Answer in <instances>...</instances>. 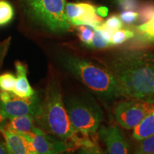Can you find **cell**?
Segmentation results:
<instances>
[{
    "mask_svg": "<svg viewBox=\"0 0 154 154\" xmlns=\"http://www.w3.org/2000/svg\"><path fill=\"white\" fill-rule=\"evenodd\" d=\"M108 69L116 81L121 96L154 104V52L118 53L109 59Z\"/></svg>",
    "mask_w": 154,
    "mask_h": 154,
    "instance_id": "cell-1",
    "label": "cell"
},
{
    "mask_svg": "<svg viewBox=\"0 0 154 154\" xmlns=\"http://www.w3.org/2000/svg\"><path fill=\"white\" fill-rule=\"evenodd\" d=\"M19 19L29 27L53 36H63L72 25L65 14L66 0H16Z\"/></svg>",
    "mask_w": 154,
    "mask_h": 154,
    "instance_id": "cell-2",
    "label": "cell"
},
{
    "mask_svg": "<svg viewBox=\"0 0 154 154\" xmlns=\"http://www.w3.org/2000/svg\"><path fill=\"white\" fill-rule=\"evenodd\" d=\"M61 65L98 96L111 100L121 96L112 73L85 58L69 52L59 56Z\"/></svg>",
    "mask_w": 154,
    "mask_h": 154,
    "instance_id": "cell-3",
    "label": "cell"
},
{
    "mask_svg": "<svg viewBox=\"0 0 154 154\" xmlns=\"http://www.w3.org/2000/svg\"><path fill=\"white\" fill-rule=\"evenodd\" d=\"M35 121L42 130L57 139L74 142L77 136L71 126L60 87L54 81L48 84Z\"/></svg>",
    "mask_w": 154,
    "mask_h": 154,
    "instance_id": "cell-4",
    "label": "cell"
},
{
    "mask_svg": "<svg viewBox=\"0 0 154 154\" xmlns=\"http://www.w3.org/2000/svg\"><path fill=\"white\" fill-rule=\"evenodd\" d=\"M65 107L75 132L88 136L95 134L100 128L103 113L94 101L84 98L73 97L66 100Z\"/></svg>",
    "mask_w": 154,
    "mask_h": 154,
    "instance_id": "cell-5",
    "label": "cell"
},
{
    "mask_svg": "<svg viewBox=\"0 0 154 154\" xmlns=\"http://www.w3.org/2000/svg\"><path fill=\"white\" fill-rule=\"evenodd\" d=\"M42 101L35 93L28 98H22L12 91H0V124L8 119L21 116L30 115L36 118Z\"/></svg>",
    "mask_w": 154,
    "mask_h": 154,
    "instance_id": "cell-6",
    "label": "cell"
},
{
    "mask_svg": "<svg viewBox=\"0 0 154 154\" xmlns=\"http://www.w3.org/2000/svg\"><path fill=\"white\" fill-rule=\"evenodd\" d=\"M154 111V104L137 99L119 102L113 109L116 121L125 129H134L149 113Z\"/></svg>",
    "mask_w": 154,
    "mask_h": 154,
    "instance_id": "cell-7",
    "label": "cell"
},
{
    "mask_svg": "<svg viewBox=\"0 0 154 154\" xmlns=\"http://www.w3.org/2000/svg\"><path fill=\"white\" fill-rule=\"evenodd\" d=\"M27 140L31 153L61 154L69 149L66 142L54 138L41 128L34 127L32 132L21 134Z\"/></svg>",
    "mask_w": 154,
    "mask_h": 154,
    "instance_id": "cell-8",
    "label": "cell"
},
{
    "mask_svg": "<svg viewBox=\"0 0 154 154\" xmlns=\"http://www.w3.org/2000/svg\"><path fill=\"white\" fill-rule=\"evenodd\" d=\"M65 14L73 26H88L96 29L102 24L101 18L94 5L84 2H69L65 6Z\"/></svg>",
    "mask_w": 154,
    "mask_h": 154,
    "instance_id": "cell-9",
    "label": "cell"
},
{
    "mask_svg": "<svg viewBox=\"0 0 154 154\" xmlns=\"http://www.w3.org/2000/svg\"><path fill=\"white\" fill-rule=\"evenodd\" d=\"M99 136L104 142L109 154H129V146L118 126H101Z\"/></svg>",
    "mask_w": 154,
    "mask_h": 154,
    "instance_id": "cell-10",
    "label": "cell"
},
{
    "mask_svg": "<svg viewBox=\"0 0 154 154\" xmlns=\"http://www.w3.org/2000/svg\"><path fill=\"white\" fill-rule=\"evenodd\" d=\"M0 133L5 140L6 149L8 154H30L27 140L22 135L8 129L0 124Z\"/></svg>",
    "mask_w": 154,
    "mask_h": 154,
    "instance_id": "cell-11",
    "label": "cell"
},
{
    "mask_svg": "<svg viewBox=\"0 0 154 154\" xmlns=\"http://www.w3.org/2000/svg\"><path fill=\"white\" fill-rule=\"evenodd\" d=\"M16 83L13 90L15 95L22 98H28L36 93L31 86L27 79V66L19 61L15 62Z\"/></svg>",
    "mask_w": 154,
    "mask_h": 154,
    "instance_id": "cell-12",
    "label": "cell"
},
{
    "mask_svg": "<svg viewBox=\"0 0 154 154\" xmlns=\"http://www.w3.org/2000/svg\"><path fill=\"white\" fill-rule=\"evenodd\" d=\"M35 118L32 116H21L7 120L6 124H2L8 129L19 134H26L32 132L34 128Z\"/></svg>",
    "mask_w": 154,
    "mask_h": 154,
    "instance_id": "cell-13",
    "label": "cell"
},
{
    "mask_svg": "<svg viewBox=\"0 0 154 154\" xmlns=\"http://www.w3.org/2000/svg\"><path fill=\"white\" fill-rule=\"evenodd\" d=\"M136 42L142 45H154V19L140 24L135 27Z\"/></svg>",
    "mask_w": 154,
    "mask_h": 154,
    "instance_id": "cell-14",
    "label": "cell"
},
{
    "mask_svg": "<svg viewBox=\"0 0 154 154\" xmlns=\"http://www.w3.org/2000/svg\"><path fill=\"white\" fill-rule=\"evenodd\" d=\"M154 135V111L145 117L141 122L134 128L133 137L135 140L145 139Z\"/></svg>",
    "mask_w": 154,
    "mask_h": 154,
    "instance_id": "cell-15",
    "label": "cell"
},
{
    "mask_svg": "<svg viewBox=\"0 0 154 154\" xmlns=\"http://www.w3.org/2000/svg\"><path fill=\"white\" fill-rule=\"evenodd\" d=\"M15 10L8 0H0V26L9 24L14 18Z\"/></svg>",
    "mask_w": 154,
    "mask_h": 154,
    "instance_id": "cell-16",
    "label": "cell"
},
{
    "mask_svg": "<svg viewBox=\"0 0 154 154\" xmlns=\"http://www.w3.org/2000/svg\"><path fill=\"white\" fill-rule=\"evenodd\" d=\"M135 32L134 30L130 29H120L113 32L111 35L110 43L112 46H118L124 44V42L134 38Z\"/></svg>",
    "mask_w": 154,
    "mask_h": 154,
    "instance_id": "cell-17",
    "label": "cell"
},
{
    "mask_svg": "<svg viewBox=\"0 0 154 154\" xmlns=\"http://www.w3.org/2000/svg\"><path fill=\"white\" fill-rule=\"evenodd\" d=\"M15 83L16 76L12 73H4L0 74V91H13Z\"/></svg>",
    "mask_w": 154,
    "mask_h": 154,
    "instance_id": "cell-18",
    "label": "cell"
},
{
    "mask_svg": "<svg viewBox=\"0 0 154 154\" xmlns=\"http://www.w3.org/2000/svg\"><path fill=\"white\" fill-rule=\"evenodd\" d=\"M135 153L138 154H154V135L140 140Z\"/></svg>",
    "mask_w": 154,
    "mask_h": 154,
    "instance_id": "cell-19",
    "label": "cell"
},
{
    "mask_svg": "<svg viewBox=\"0 0 154 154\" xmlns=\"http://www.w3.org/2000/svg\"><path fill=\"white\" fill-rule=\"evenodd\" d=\"M78 36L82 43L88 47L94 36V29L88 26H79Z\"/></svg>",
    "mask_w": 154,
    "mask_h": 154,
    "instance_id": "cell-20",
    "label": "cell"
},
{
    "mask_svg": "<svg viewBox=\"0 0 154 154\" xmlns=\"http://www.w3.org/2000/svg\"><path fill=\"white\" fill-rule=\"evenodd\" d=\"M102 26L113 33L115 31L120 29L123 27V22L121 20L120 17L117 15H113L109 17L102 24Z\"/></svg>",
    "mask_w": 154,
    "mask_h": 154,
    "instance_id": "cell-21",
    "label": "cell"
},
{
    "mask_svg": "<svg viewBox=\"0 0 154 154\" xmlns=\"http://www.w3.org/2000/svg\"><path fill=\"white\" fill-rule=\"evenodd\" d=\"M119 17L123 23L126 24H132L139 19V14L136 11L128 9L123 11L119 15Z\"/></svg>",
    "mask_w": 154,
    "mask_h": 154,
    "instance_id": "cell-22",
    "label": "cell"
},
{
    "mask_svg": "<svg viewBox=\"0 0 154 154\" xmlns=\"http://www.w3.org/2000/svg\"><path fill=\"white\" fill-rule=\"evenodd\" d=\"M76 154H103L101 150L96 144L81 148Z\"/></svg>",
    "mask_w": 154,
    "mask_h": 154,
    "instance_id": "cell-23",
    "label": "cell"
},
{
    "mask_svg": "<svg viewBox=\"0 0 154 154\" xmlns=\"http://www.w3.org/2000/svg\"><path fill=\"white\" fill-rule=\"evenodd\" d=\"M108 12H109V10H108V8L106 7H100L99 8L96 9V13L99 15V17H105L107 16Z\"/></svg>",
    "mask_w": 154,
    "mask_h": 154,
    "instance_id": "cell-24",
    "label": "cell"
},
{
    "mask_svg": "<svg viewBox=\"0 0 154 154\" xmlns=\"http://www.w3.org/2000/svg\"><path fill=\"white\" fill-rule=\"evenodd\" d=\"M103 1H105L106 2L110 4V5H112L122 6L123 4H124L126 0H103Z\"/></svg>",
    "mask_w": 154,
    "mask_h": 154,
    "instance_id": "cell-25",
    "label": "cell"
},
{
    "mask_svg": "<svg viewBox=\"0 0 154 154\" xmlns=\"http://www.w3.org/2000/svg\"><path fill=\"white\" fill-rule=\"evenodd\" d=\"M0 154H8L5 145L0 142Z\"/></svg>",
    "mask_w": 154,
    "mask_h": 154,
    "instance_id": "cell-26",
    "label": "cell"
},
{
    "mask_svg": "<svg viewBox=\"0 0 154 154\" xmlns=\"http://www.w3.org/2000/svg\"><path fill=\"white\" fill-rule=\"evenodd\" d=\"M6 46H7V44H0V57H1L2 54L3 49L6 47Z\"/></svg>",
    "mask_w": 154,
    "mask_h": 154,
    "instance_id": "cell-27",
    "label": "cell"
},
{
    "mask_svg": "<svg viewBox=\"0 0 154 154\" xmlns=\"http://www.w3.org/2000/svg\"><path fill=\"white\" fill-rule=\"evenodd\" d=\"M151 19H154V10H153V15H152ZM149 20H150V19H149Z\"/></svg>",
    "mask_w": 154,
    "mask_h": 154,
    "instance_id": "cell-28",
    "label": "cell"
},
{
    "mask_svg": "<svg viewBox=\"0 0 154 154\" xmlns=\"http://www.w3.org/2000/svg\"><path fill=\"white\" fill-rule=\"evenodd\" d=\"M30 154H37V153H30Z\"/></svg>",
    "mask_w": 154,
    "mask_h": 154,
    "instance_id": "cell-29",
    "label": "cell"
},
{
    "mask_svg": "<svg viewBox=\"0 0 154 154\" xmlns=\"http://www.w3.org/2000/svg\"><path fill=\"white\" fill-rule=\"evenodd\" d=\"M135 154H138V153H135Z\"/></svg>",
    "mask_w": 154,
    "mask_h": 154,
    "instance_id": "cell-30",
    "label": "cell"
},
{
    "mask_svg": "<svg viewBox=\"0 0 154 154\" xmlns=\"http://www.w3.org/2000/svg\"><path fill=\"white\" fill-rule=\"evenodd\" d=\"M14 1H16V0H14Z\"/></svg>",
    "mask_w": 154,
    "mask_h": 154,
    "instance_id": "cell-31",
    "label": "cell"
}]
</instances>
